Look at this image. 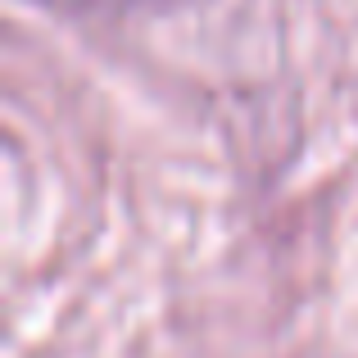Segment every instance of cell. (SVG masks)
I'll use <instances>...</instances> for the list:
<instances>
[{"instance_id": "1", "label": "cell", "mask_w": 358, "mask_h": 358, "mask_svg": "<svg viewBox=\"0 0 358 358\" xmlns=\"http://www.w3.org/2000/svg\"><path fill=\"white\" fill-rule=\"evenodd\" d=\"M64 5H136V0H64Z\"/></svg>"}]
</instances>
